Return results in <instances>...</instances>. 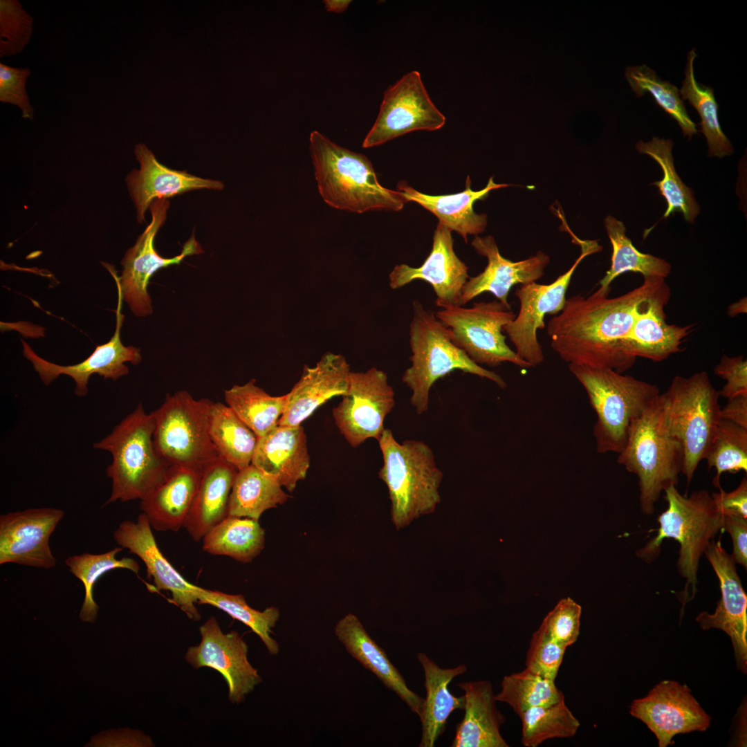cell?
Returning <instances> with one entry per match:
<instances>
[{"instance_id":"obj_1","label":"cell","mask_w":747,"mask_h":747,"mask_svg":"<svg viewBox=\"0 0 747 747\" xmlns=\"http://www.w3.org/2000/svg\"><path fill=\"white\" fill-rule=\"evenodd\" d=\"M665 279L644 277L640 286L615 297L596 291L567 298L547 324L552 349L569 364L622 373L636 359L628 352L627 339L638 307Z\"/></svg>"},{"instance_id":"obj_2","label":"cell","mask_w":747,"mask_h":747,"mask_svg":"<svg viewBox=\"0 0 747 747\" xmlns=\"http://www.w3.org/2000/svg\"><path fill=\"white\" fill-rule=\"evenodd\" d=\"M309 149L319 192L331 207L351 212L400 210L408 202L400 191L382 186L369 160L341 147L317 131Z\"/></svg>"},{"instance_id":"obj_3","label":"cell","mask_w":747,"mask_h":747,"mask_svg":"<svg viewBox=\"0 0 747 747\" xmlns=\"http://www.w3.org/2000/svg\"><path fill=\"white\" fill-rule=\"evenodd\" d=\"M667 509L658 517L659 528L655 537L642 548L636 555L645 562L654 560L661 552L665 539L672 538L680 544L676 566L682 578L686 579L681 593L682 609L697 591L699 560L710 542L723 531V515L707 490L681 495L675 486L665 490Z\"/></svg>"},{"instance_id":"obj_4","label":"cell","mask_w":747,"mask_h":747,"mask_svg":"<svg viewBox=\"0 0 747 747\" xmlns=\"http://www.w3.org/2000/svg\"><path fill=\"white\" fill-rule=\"evenodd\" d=\"M383 465L379 477L385 483L391 501V522L397 530L418 517L433 513L441 502L443 472L425 443H398L385 428L378 439Z\"/></svg>"},{"instance_id":"obj_5","label":"cell","mask_w":747,"mask_h":747,"mask_svg":"<svg viewBox=\"0 0 747 747\" xmlns=\"http://www.w3.org/2000/svg\"><path fill=\"white\" fill-rule=\"evenodd\" d=\"M154 420L141 403L93 448L109 452L111 463L106 472L111 492L105 504L142 499L167 477L172 467L156 451Z\"/></svg>"},{"instance_id":"obj_6","label":"cell","mask_w":747,"mask_h":747,"mask_svg":"<svg viewBox=\"0 0 747 747\" xmlns=\"http://www.w3.org/2000/svg\"><path fill=\"white\" fill-rule=\"evenodd\" d=\"M597 415L593 434L598 453H619L633 423L658 398L657 385L609 368L569 364Z\"/></svg>"},{"instance_id":"obj_7","label":"cell","mask_w":747,"mask_h":747,"mask_svg":"<svg viewBox=\"0 0 747 747\" xmlns=\"http://www.w3.org/2000/svg\"><path fill=\"white\" fill-rule=\"evenodd\" d=\"M409 344L412 365L405 371L402 381L412 392L410 403L418 414L427 410L435 382L455 370L488 379L503 389L506 387L499 374L475 363L456 347L449 329L416 300L413 302Z\"/></svg>"},{"instance_id":"obj_8","label":"cell","mask_w":747,"mask_h":747,"mask_svg":"<svg viewBox=\"0 0 747 747\" xmlns=\"http://www.w3.org/2000/svg\"><path fill=\"white\" fill-rule=\"evenodd\" d=\"M719 396L704 371L689 377L676 376L667 391L658 396L663 423L683 450L682 473L688 483L704 459L721 418Z\"/></svg>"},{"instance_id":"obj_9","label":"cell","mask_w":747,"mask_h":747,"mask_svg":"<svg viewBox=\"0 0 747 747\" xmlns=\"http://www.w3.org/2000/svg\"><path fill=\"white\" fill-rule=\"evenodd\" d=\"M658 398L633 423L617 459L637 476L640 506L645 515L653 514L661 492L677 485L683 465V448L665 427Z\"/></svg>"},{"instance_id":"obj_10","label":"cell","mask_w":747,"mask_h":747,"mask_svg":"<svg viewBox=\"0 0 747 747\" xmlns=\"http://www.w3.org/2000/svg\"><path fill=\"white\" fill-rule=\"evenodd\" d=\"M212 403L179 391L151 412L154 444L168 465L202 469L219 456L209 432Z\"/></svg>"},{"instance_id":"obj_11","label":"cell","mask_w":747,"mask_h":747,"mask_svg":"<svg viewBox=\"0 0 747 747\" xmlns=\"http://www.w3.org/2000/svg\"><path fill=\"white\" fill-rule=\"evenodd\" d=\"M435 316L449 329L453 343L475 363L494 367L507 362L532 367L506 344L503 328L516 315L497 299L474 302L470 308H443Z\"/></svg>"},{"instance_id":"obj_12","label":"cell","mask_w":747,"mask_h":747,"mask_svg":"<svg viewBox=\"0 0 747 747\" xmlns=\"http://www.w3.org/2000/svg\"><path fill=\"white\" fill-rule=\"evenodd\" d=\"M582 252L571 267L548 284L535 282L522 284L515 295L519 302V309L515 319L503 328L517 354L531 367L540 365L544 360L542 345L537 339V331L545 327L546 315H556L564 307L566 293L572 276L580 261L587 255L599 252L602 246L596 241L578 242Z\"/></svg>"},{"instance_id":"obj_13","label":"cell","mask_w":747,"mask_h":747,"mask_svg":"<svg viewBox=\"0 0 747 747\" xmlns=\"http://www.w3.org/2000/svg\"><path fill=\"white\" fill-rule=\"evenodd\" d=\"M169 201L167 199H155L149 206L151 219L133 246L125 253L122 261V271L119 277L113 268L107 266L113 275L122 299L136 316L149 315L153 312L151 300L147 291L150 278L159 269L180 264L185 257L200 254L203 250L192 235L184 244L180 255L165 258L154 247L156 235L164 224Z\"/></svg>"},{"instance_id":"obj_14","label":"cell","mask_w":747,"mask_h":747,"mask_svg":"<svg viewBox=\"0 0 747 747\" xmlns=\"http://www.w3.org/2000/svg\"><path fill=\"white\" fill-rule=\"evenodd\" d=\"M394 405V391L387 374L372 367L351 372L348 390L332 414L340 433L356 448L368 439H378Z\"/></svg>"},{"instance_id":"obj_15","label":"cell","mask_w":747,"mask_h":747,"mask_svg":"<svg viewBox=\"0 0 747 747\" xmlns=\"http://www.w3.org/2000/svg\"><path fill=\"white\" fill-rule=\"evenodd\" d=\"M445 122V116L432 102L420 73L413 71L384 92L378 117L362 147L378 146L413 131L437 130Z\"/></svg>"},{"instance_id":"obj_16","label":"cell","mask_w":747,"mask_h":747,"mask_svg":"<svg viewBox=\"0 0 747 747\" xmlns=\"http://www.w3.org/2000/svg\"><path fill=\"white\" fill-rule=\"evenodd\" d=\"M199 631L201 640L188 648L185 658L194 668L211 667L224 678L229 700L235 703L262 681L261 676L248 660V647L236 631L223 633L216 618H210Z\"/></svg>"},{"instance_id":"obj_17","label":"cell","mask_w":747,"mask_h":747,"mask_svg":"<svg viewBox=\"0 0 747 747\" xmlns=\"http://www.w3.org/2000/svg\"><path fill=\"white\" fill-rule=\"evenodd\" d=\"M630 714L654 733L659 747L674 744L672 739L677 734L706 730L711 720L690 689L674 681H663L646 697L634 700Z\"/></svg>"},{"instance_id":"obj_18","label":"cell","mask_w":747,"mask_h":747,"mask_svg":"<svg viewBox=\"0 0 747 747\" xmlns=\"http://www.w3.org/2000/svg\"><path fill=\"white\" fill-rule=\"evenodd\" d=\"M118 304L116 310V326L114 335L105 344L98 345L94 351L80 363L72 365H60L48 361L39 356L23 340V355L29 360L46 385H49L61 375L73 378L75 383L74 394L80 397L88 394V382L90 376L98 374L104 379L116 380L129 373L125 362L137 365L142 361L139 348L124 346L120 338V330L124 321L121 312L122 295L118 288Z\"/></svg>"},{"instance_id":"obj_19","label":"cell","mask_w":747,"mask_h":747,"mask_svg":"<svg viewBox=\"0 0 747 747\" xmlns=\"http://www.w3.org/2000/svg\"><path fill=\"white\" fill-rule=\"evenodd\" d=\"M64 517L63 510L34 508L0 516V564L50 569L56 566L49 540Z\"/></svg>"},{"instance_id":"obj_20","label":"cell","mask_w":747,"mask_h":747,"mask_svg":"<svg viewBox=\"0 0 747 747\" xmlns=\"http://www.w3.org/2000/svg\"><path fill=\"white\" fill-rule=\"evenodd\" d=\"M705 554L719 582L721 599L713 614L700 613L696 621L703 629L717 628L731 638L737 666L747 670V596L737 572L735 562L722 546L721 539L712 540Z\"/></svg>"},{"instance_id":"obj_21","label":"cell","mask_w":747,"mask_h":747,"mask_svg":"<svg viewBox=\"0 0 747 747\" xmlns=\"http://www.w3.org/2000/svg\"><path fill=\"white\" fill-rule=\"evenodd\" d=\"M152 528L144 513L136 522H122L113 532L115 542L123 548L136 555L146 567L147 577L151 578L158 591L172 593L171 602L178 607L191 620L201 619L195 604L196 585L186 580L160 551Z\"/></svg>"},{"instance_id":"obj_22","label":"cell","mask_w":747,"mask_h":747,"mask_svg":"<svg viewBox=\"0 0 747 747\" xmlns=\"http://www.w3.org/2000/svg\"><path fill=\"white\" fill-rule=\"evenodd\" d=\"M451 232L439 222L431 252L423 264L418 268L396 265L389 275L390 287L397 289L414 280H424L432 285L437 306L447 308L459 306L462 290L469 277L468 266L454 252Z\"/></svg>"},{"instance_id":"obj_23","label":"cell","mask_w":747,"mask_h":747,"mask_svg":"<svg viewBox=\"0 0 747 747\" xmlns=\"http://www.w3.org/2000/svg\"><path fill=\"white\" fill-rule=\"evenodd\" d=\"M472 246L479 255L487 258L488 264L482 273L468 278L462 290L459 306L488 292L511 308L508 296L512 287L540 279L550 261L549 256L542 251L528 259L512 261L501 255L494 237L490 235L475 236Z\"/></svg>"},{"instance_id":"obj_24","label":"cell","mask_w":747,"mask_h":747,"mask_svg":"<svg viewBox=\"0 0 747 747\" xmlns=\"http://www.w3.org/2000/svg\"><path fill=\"white\" fill-rule=\"evenodd\" d=\"M670 297V288L665 281L638 306L627 339L631 356L660 362L681 351L694 324L679 326L666 322L664 308Z\"/></svg>"},{"instance_id":"obj_25","label":"cell","mask_w":747,"mask_h":747,"mask_svg":"<svg viewBox=\"0 0 747 747\" xmlns=\"http://www.w3.org/2000/svg\"><path fill=\"white\" fill-rule=\"evenodd\" d=\"M134 154L140 168L133 169L125 181L139 223L145 221L146 211L155 199H168L194 190H221L224 187L219 181L203 178L186 171L168 168L157 160L145 144H137Z\"/></svg>"},{"instance_id":"obj_26","label":"cell","mask_w":747,"mask_h":747,"mask_svg":"<svg viewBox=\"0 0 747 747\" xmlns=\"http://www.w3.org/2000/svg\"><path fill=\"white\" fill-rule=\"evenodd\" d=\"M351 372L345 358L333 353H324L314 367L305 366L299 380L286 394V406L277 425H300L328 400L344 395Z\"/></svg>"},{"instance_id":"obj_27","label":"cell","mask_w":747,"mask_h":747,"mask_svg":"<svg viewBox=\"0 0 747 747\" xmlns=\"http://www.w3.org/2000/svg\"><path fill=\"white\" fill-rule=\"evenodd\" d=\"M251 464L289 492L303 480L310 465L306 436L298 426L277 425L258 437Z\"/></svg>"},{"instance_id":"obj_28","label":"cell","mask_w":747,"mask_h":747,"mask_svg":"<svg viewBox=\"0 0 747 747\" xmlns=\"http://www.w3.org/2000/svg\"><path fill=\"white\" fill-rule=\"evenodd\" d=\"M335 635L353 658L375 674L387 688L394 692L412 712L421 716L424 699L407 687L384 649L371 638L354 614H349L337 622Z\"/></svg>"},{"instance_id":"obj_29","label":"cell","mask_w":747,"mask_h":747,"mask_svg":"<svg viewBox=\"0 0 747 747\" xmlns=\"http://www.w3.org/2000/svg\"><path fill=\"white\" fill-rule=\"evenodd\" d=\"M203 468L172 467L165 479L140 500L151 528L177 532L183 527L197 492Z\"/></svg>"},{"instance_id":"obj_30","label":"cell","mask_w":747,"mask_h":747,"mask_svg":"<svg viewBox=\"0 0 747 747\" xmlns=\"http://www.w3.org/2000/svg\"><path fill=\"white\" fill-rule=\"evenodd\" d=\"M464 691V717L456 726L452 747H508L500 728L505 721L496 706L490 681L456 685Z\"/></svg>"},{"instance_id":"obj_31","label":"cell","mask_w":747,"mask_h":747,"mask_svg":"<svg viewBox=\"0 0 747 747\" xmlns=\"http://www.w3.org/2000/svg\"><path fill=\"white\" fill-rule=\"evenodd\" d=\"M470 177H467L465 189L459 193L432 196L421 193L406 182L398 183L397 189L409 201H414L433 213L439 223L451 231L459 233L467 243L468 234L483 232L487 225V216L478 214L473 210V204L477 200L486 198L491 190L507 187V184H497L490 177L486 186L481 190L474 191L470 187Z\"/></svg>"},{"instance_id":"obj_32","label":"cell","mask_w":747,"mask_h":747,"mask_svg":"<svg viewBox=\"0 0 747 747\" xmlns=\"http://www.w3.org/2000/svg\"><path fill=\"white\" fill-rule=\"evenodd\" d=\"M238 470L219 456L203 468L199 486L183 528L199 542L228 516L232 485Z\"/></svg>"},{"instance_id":"obj_33","label":"cell","mask_w":747,"mask_h":747,"mask_svg":"<svg viewBox=\"0 0 747 747\" xmlns=\"http://www.w3.org/2000/svg\"><path fill=\"white\" fill-rule=\"evenodd\" d=\"M417 658L423 668L426 691L419 717L422 726L419 746L433 747L444 732L450 714L455 710L464 709V695L454 696L448 685L454 678L464 674L467 667L460 665L455 667L441 668L423 652H419Z\"/></svg>"},{"instance_id":"obj_34","label":"cell","mask_w":747,"mask_h":747,"mask_svg":"<svg viewBox=\"0 0 747 747\" xmlns=\"http://www.w3.org/2000/svg\"><path fill=\"white\" fill-rule=\"evenodd\" d=\"M605 225L612 246L611 264L605 275L600 280L596 290L609 295L611 282L626 272L640 273L643 277L665 279L671 272V265L666 260L638 250L625 234L623 223L608 215Z\"/></svg>"},{"instance_id":"obj_35","label":"cell","mask_w":747,"mask_h":747,"mask_svg":"<svg viewBox=\"0 0 747 747\" xmlns=\"http://www.w3.org/2000/svg\"><path fill=\"white\" fill-rule=\"evenodd\" d=\"M289 496L282 486L252 464L238 470L231 490L228 516L259 521L268 509L285 503Z\"/></svg>"},{"instance_id":"obj_36","label":"cell","mask_w":747,"mask_h":747,"mask_svg":"<svg viewBox=\"0 0 747 747\" xmlns=\"http://www.w3.org/2000/svg\"><path fill=\"white\" fill-rule=\"evenodd\" d=\"M201 540L203 551L209 554L249 562L263 550L265 531L257 520L228 516L211 528Z\"/></svg>"},{"instance_id":"obj_37","label":"cell","mask_w":747,"mask_h":747,"mask_svg":"<svg viewBox=\"0 0 747 747\" xmlns=\"http://www.w3.org/2000/svg\"><path fill=\"white\" fill-rule=\"evenodd\" d=\"M209 432L220 457L238 470L251 464L258 437L227 405L212 403Z\"/></svg>"},{"instance_id":"obj_38","label":"cell","mask_w":747,"mask_h":747,"mask_svg":"<svg viewBox=\"0 0 747 747\" xmlns=\"http://www.w3.org/2000/svg\"><path fill=\"white\" fill-rule=\"evenodd\" d=\"M226 405L260 437L275 427L287 402L286 394L273 396L256 385L251 379L242 385H234L224 391Z\"/></svg>"},{"instance_id":"obj_39","label":"cell","mask_w":747,"mask_h":747,"mask_svg":"<svg viewBox=\"0 0 747 747\" xmlns=\"http://www.w3.org/2000/svg\"><path fill=\"white\" fill-rule=\"evenodd\" d=\"M673 142L670 139L654 137L649 142L638 141L636 147L640 154L649 155L661 166L663 177L652 184L656 185L666 202L667 209L663 214L668 217L675 212H681L685 220L693 222L700 208L694 193L681 181L676 172L672 153Z\"/></svg>"},{"instance_id":"obj_40","label":"cell","mask_w":747,"mask_h":747,"mask_svg":"<svg viewBox=\"0 0 747 747\" xmlns=\"http://www.w3.org/2000/svg\"><path fill=\"white\" fill-rule=\"evenodd\" d=\"M697 55L695 48L688 53L685 77L679 93L683 100H688L701 118V131L704 134L708 156L723 158L733 153L731 142L723 132L718 118L717 104L712 87L697 82L694 73V62Z\"/></svg>"},{"instance_id":"obj_41","label":"cell","mask_w":747,"mask_h":747,"mask_svg":"<svg viewBox=\"0 0 747 747\" xmlns=\"http://www.w3.org/2000/svg\"><path fill=\"white\" fill-rule=\"evenodd\" d=\"M196 596L198 604L215 607L249 627L260 638L270 654L279 653V644L271 636L280 616L278 608L271 606L260 611L250 607L241 594H228L199 586Z\"/></svg>"},{"instance_id":"obj_42","label":"cell","mask_w":747,"mask_h":747,"mask_svg":"<svg viewBox=\"0 0 747 747\" xmlns=\"http://www.w3.org/2000/svg\"><path fill=\"white\" fill-rule=\"evenodd\" d=\"M122 549L118 546L103 553H84L69 556L65 560L69 571L84 584L85 596L80 612V618L82 621L93 622L97 619L98 606L93 599V589L102 575L115 569H126L138 574L140 565L134 559L116 557Z\"/></svg>"},{"instance_id":"obj_43","label":"cell","mask_w":747,"mask_h":747,"mask_svg":"<svg viewBox=\"0 0 747 747\" xmlns=\"http://www.w3.org/2000/svg\"><path fill=\"white\" fill-rule=\"evenodd\" d=\"M625 76L638 98L649 93L656 102L680 126L683 136L690 140L697 133V125L688 116L679 89L668 81L663 80L648 66L641 64L627 66Z\"/></svg>"},{"instance_id":"obj_44","label":"cell","mask_w":747,"mask_h":747,"mask_svg":"<svg viewBox=\"0 0 747 747\" xmlns=\"http://www.w3.org/2000/svg\"><path fill=\"white\" fill-rule=\"evenodd\" d=\"M522 744L536 747L554 738H568L575 735L580 722L565 703L564 697L557 701L531 708L519 716Z\"/></svg>"},{"instance_id":"obj_45","label":"cell","mask_w":747,"mask_h":747,"mask_svg":"<svg viewBox=\"0 0 747 747\" xmlns=\"http://www.w3.org/2000/svg\"><path fill=\"white\" fill-rule=\"evenodd\" d=\"M704 459L716 474L712 483L718 488L724 472H747V429L720 418L709 443Z\"/></svg>"},{"instance_id":"obj_46","label":"cell","mask_w":747,"mask_h":747,"mask_svg":"<svg viewBox=\"0 0 747 747\" xmlns=\"http://www.w3.org/2000/svg\"><path fill=\"white\" fill-rule=\"evenodd\" d=\"M555 684L527 669L504 676L501 690L495 695L497 701L508 704L519 717L527 710L555 703L564 697Z\"/></svg>"},{"instance_id":"obj_47","label":"cell","mask_w":747,"mask_h":747,"mask_svg":"<svg viewBox=\"0 0 747 747\" xmlns=\"http://www.w3.org/2000/svg\"><path fill=\"white\" fill-rule=\"evenodd\" d=\"M33 19L17 0L0 1V57L21 53L30 41Z\"/></svg>"},{"instance_id":"obj_48","label":"cell","mask_w":747,"mask_h":747,"mask_svg":"<svg viewBox=\"0 0 747 747\" xmlns=\"http://www.w3.org/2000/svg\"><path fill=\"white\" fill-rule=\"evenodd\" d=\"M566 647L557 643L542 627L535 631L526 653V669L555 681Z\"/></svg>"},{"instance_id":"obj_49","label":"cell","mask_w":747,"mask_h":747,"mask_svg":"<svg viewBox=\"0 0 747 747\" xmlns=\"http://www.w3.org/2000/svg\"><path fill=\"white\" fill-rule=\"evenodd\" d=\"M581 611L580 605L571 598H562L546 616L540 627L557 643L567 648L578 638Z\"/></svg>"},{"instance_id":"obj_50","label":"cell","mask_w":747,"mask_h":747,"mask_svg":"<svg viewBox=\"0 0 747 747\" xmlns=\"http://www.w3.org/2000/svg\"><path fill=\"white\" fill-rule=\"evenodd\" d=\"M31 71L0 63V101L18 107L24 118L33 120L34 109L28 96L26 84Z\"/></svg>"},{"instance_id":"obj_51","label":"cell","mask_w":747,"mask_h":747,"mask_svg":"<svg viewBox=\"0 0 747 747\" xmlns=\"http://www.w3.org/2000/svg\"><path fill=\"white\" fill-rule=\"evenodd\" d=\"M714 374L726 382L719 391L720 396L728 399L747 395V360L743 356L730 357L723 354L714 367Z\"/></svg>"},{"instance_id":"obj_52","label":"cell","mask_w":747,"mask_h":747,"mask_svg":"<svg viewBox=\"0 0 747 747\" xmlns=\"http://www.w3.org/2000/svg\"><path fill=\"white\" fill-rule=\"evenodd\" d=\"M723 531L728 533L732 539V559L746 569L747 519L733 515H723Z\"/></svg>"},{"instance_id":"obj_53","label":"cell","mask_w":747,"mask_h":747,"mask_svg":"<svg viewBox=\"0 0 747 747\" xmlns=\"http://www.w3.org/2000/svg\"><path fill=\"white\" fill-rule=\"evenodd\" d=\"M719 489V492H712L711 496L722 514L733 515L747 519L746 475L734 490L726 492L721 488Z\"/></svg>"},{"instance_id":"obj_54","label":"cell","mask_w":747,"mask_h":747,"mask_svg":"<svg viewBox=\"0 0 747 747\" xmlns=\"http://www.w3.org/2000/svg\"><path fill=\"white\" fill-rule=\"evenodd\" d=\"M720 418L747 429V395L728 398L726 405L720 409Z\"/></svg>"},{"instance_id":"obj_55","label":"cell","mask_w":747,"mask_h":747,"mask_svg":"<svg viewBox=\"0 0 747 747\" xmlns=\"http://www.w3.org/2000/svg\"><path fill=\"white\" fill-rule=\"evenodd\" d=\"M351 2L347 0H326L324 1V4L327 11L341 13L348 8Z\"/></svg>"},{"instance_id":"obj_56","label":"cell","mask_w":747,"mask_h":747,"mask_svg":"<svg viewBox=\"0 0 747 747\" xmlns=\"http://www.w3.org/2000/svg\"><path fill=\"white\" fill-rule=\"evenodd\" d=\"M746 313V298H742L739 301L732 303L728 309V314L734 317L739 313Z\"/></svg>"}]
</instances>
